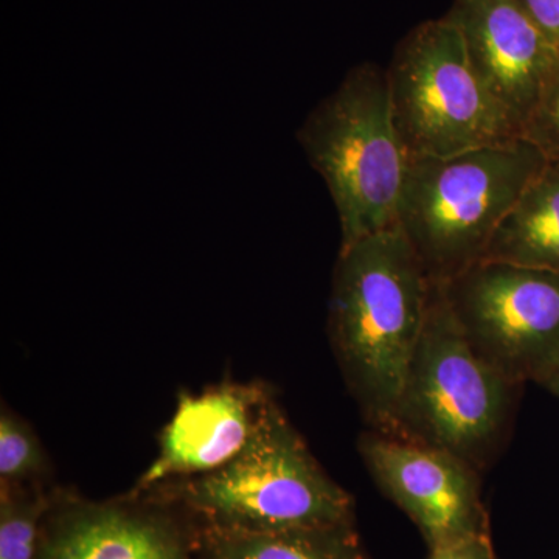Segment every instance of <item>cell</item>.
Returning a JSON list of instances; mask_svg holds the SVG:
<instances>
[{
    "label": "cell",
    "instance_id": "cell-6",
    "mask_svg": "<svg viewBox=\"0 0 559 559\" xmlns=\"http://www.w3.org/2000/svg\"><path fill=\"white\" fill-rule=\"evenodd\" d=\"M393 121L411 157H448L521 138L448 17L421 22L388 69Z\"/></svg>",
    "mask_w": 559,
    "mask_h": 559
},
{
    "label": "cell",
    "instance_id": "cell-17",
    "mask_svg": "<svg viewBox=\"0 0 559 559\" xmlns=\"http://www.w3.org/2000/svg\"><path fill=\"white\" fill-rule=\"evenodd\" d=\"M428 559H499L491 535L471 536L429 549Z\"/></svg>",
    "mask_w": 559,
    "mask_h": 559
},
{
    "label": "cell",
    "instance_id": "cell-16",
    "mask_svg": "<svg viewBox=\"0 0 559 559\" xmlns=\"http://www.w3.org/2000/svg\"><path fill=\"white\" fill-rule=\"evenodd\" d=\"M521 138L538 148L547 160L559 162V66L522 123Z\"/></svg>",
    "mask_w": 559,
    "mask_h": 559
},
{
    "label": "cell",
    "instance_id": "cell-12",
    "mask_svg": "<svg viewBox=\"0 0 559 559\" xmlns=\"http://www.w3.org/2000/svg\"><path fill=\"white\" fill-rule=\"evenodd\" d=\"M559 272V162L547 160L499 224L481 261Z\"/></svg>",
    "mask_w": 559,
    "mask_h": 559
},
{
    "label": "cell",
    "instance_id": "cell-14",
    "mask_svg": "<svg viewBox=\"0 0 559 559\" xmlns=\"http://www.w3.org/2000/svg\"><path fill=\"white\" fill-rule=\"evenodd\" d=\"M51 500L21 485L0 487V559H35Z\"/></svg>",
    "mask_w": 559,
    "mask_h": 559
},
{
    "label": "cell",
    "instance_id": "cell-5",
    "mask_svg": "<svg viewBox=\"0 0 559 559\" xmlns=\"http://www.w3.org/2000/svg\"><path fill=\"white\" fill-rule=\"evenodd\" d=\"M521 389L477 355L432 282L392 436L451 452L481 473L506 444Z\"/></svg>",
    "mask_w": 559,
    "mask_h": 559
},
{
    "label": "cell",
    "instance_id": "cell-19",
    "mask_svg": "<svg viewBox=\"0 0 559 559\" xmlns=\"http://www.w3.org/2000/svg\"><path fill=\"white\" fill-rule=\"evenodd\" d=\"M543 388L550 390V392L559 399V366L558 369L551 373V377L546 381V384H544Z\"/></svg>",
    "mask_w": 559,
    "mask_h": 559
},
{
    "label": "cell",
    "instance_id": "cell-1",
    "mask_svg": "<svg viewBox=\"0 0 559 559\" xmlns=\"http://www.w3.org/2000/svg\"><path fill=\"white\" fill-rule=\"evenodd\" d=\"M432 280L399 227L340 249L329 333L349 393L369 429L392 436L423 329Z\"/></svg>",
    "mask_w": 559,
    "mask_h": 559
},
{
    "label": "cell",
    "instance_id": "cell-13",
    "mask_svg": "<svg viewBox=\"0 0 559 559\" xmlns=\"http://www.w3.org/2000/svg\"><path fill=\"white\" fill-rule=\"evenodd\" d=\"M198 539L200 559H371L355 524L267 533L200 528Z\"/></svg>",
    "mask_w": 559,
    "mask_h": 559
},
{
    "label": "cell",
    "instance_id": "cell-18",
    "mask_svg": "<svg viewBox=\"0 0 559 559\" xmlns=\"http://www.w3.org/2000/svg\"><path fill=\"white\" fill-rule=\"evenodd\" d=\"M536 27L559 50V0H516Z\"/></svg>",
    "mask_w": 559,
    "mask_h": 559
},
{
    "label": "cell",
    "instance_id": "cell-4",
    "mask_svg": "<svg viewBox=\"0 0 559 559\" xmlns=\"http://www.w3.org/2000/svg\"><path fill=\"white\" fill-rule=\"evenodd\" d=\"M336 207L341 248L396 227L411 156L393 121L388 70L362 62L297 131Z\"/></svg>",
    "mask_w": 559,
    "mask_h": 559
},
{
    "label": "cell",
    "instance_id": "cell-9",
    "mask_svg": "<svg viewBox=\"0 0 559 559\" xmlns=\"http://www.w3.org/2000/svg\"><path fill=\"white\" fill-rule=\"evenodd\" d=\"M200 528L164 500H51L35 559H200Z\"/></svg>",
    "mask_w": 559,
    "mask_h": 559
},
{
    "label": "cell",
    "instance_id": "cell-7",
    "mask_svg": "<svg viewBox=\"0 0 559 559\" xmlns=\"http://www.w3.org/2000/svg\"><path fill=\"white\" fill-rule=\"evenodd\" d=\"M440 283L481 359L514 384H546L559 366V272L484 260Z\"/></svg>",
    "mask_w": 559,
    "mask_h": 559
},
{
    "label": "cell",
    "instance_id": "cell-3",
    "mask_svg": "<svg viewBox=\"0 0 559 559\" xmlns=\"http://www.w3.org/2000/svg\"><path fill=\"white\" fill-rule=\"evenodd\" d=\"M547 164L522 138L448 157H411L396 227L432 282L484 259L492 235Z\"/></svg>",
    "mask_w": 559,
    "mask_h": 559
},
{
    "label": "cell",
    "instance_id": "cell-11",
    "mask_svg": "<svg viewBox=\"0 0 559 559\" xmlns=\"http://www.w3.org/2000/svg\"><path fill=\"white\" fill-rule=\"evenodd\" d=\"M260 384H224L182 396L160 437V450L134 496L223 468L240 454L270 403Z\"/></svg>",
    "mask_w": 559,
    "mask_h": 559
},
{
    "label": "cell",
    "instance_id": "cell-15",
    "mask_svg": "<svg viewBox=\"0 0 559 559\" xmlns=\"http://www.w3.org/2000/svg\"><path fill=\"white\" fill-rule=\"evenodd\" d=\"M46 455L31 426L10 411L0 415V480L22 485L44 473Z\"/></svg>",
    "mask_w": 559,
    "mask_h": 559
},
{
    "label": "cell",
    "instance_id": "cell-10",
    "mask_svg": "<svg viewBox=\"0 0 559 559\" xmlns=\"http://www.w3.org/2000/svg\"><path fill=\"white\" fill-rule=\"evenodd\" d=\"M444 17L459 28L477 76L521 135L559 66V50L516 0H454Z\"/></svg>",
    "mask_w": 559,
    "mask_h": 559
},
{
    "label": "cell",
    "instance_id": "cell-8",
    "mask_svg": "<svg viewBox=\"0 0 559 559\" xmlns=\"http://www.w3.org/2000/svg\"><path fill=\"white\" fill-rule=\"evenodd\" d=\"M358 451L371 479L432 547L491 535L481 500L480 471L439 450L369 429Z\"/></svg>",
    "mask_w": 559,
    "mask_h": 559
},
{
    "label": "cell",
    "instance_id": "cell-2",
    "mask_svg": "<svg viewBox=\"0 0 559 559\" xmlns=\"http://www.w3.org/2000/svg\"><path fill=\"white\" fill-rule=\"evenodd\" d=\"M167 488L157 500L179 507L200 528L267 533L355 524L353 496L320 466L272 399L237 457Z\"/></svg>",
    "mask_w": 559,
    "mask_h": 559
}]
</instances>
